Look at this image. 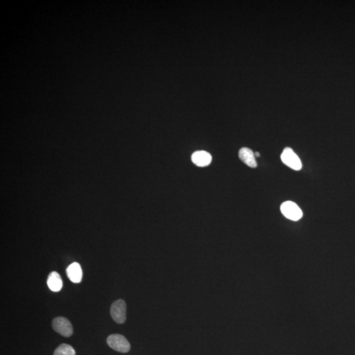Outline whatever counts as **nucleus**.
Returning a JSON list of instances; mask_svg holds the SVG:
<instances>
[{"mask_svg":"<svg viewBox=\"0 0 355 355\" xmlns=\"http://www.w3.org/2000/svg\"><path fill=\"white\" fill-rule=\"evenodd\" d=\"M107 343L115 351L126 353L131 350V345L126 338L120 334H112L107 339Z\"/></svg>","mask_w":355,"mask_h":355,"instance_id":"obj_1","label":"nucleus"},{"mask_svg":"<svg viewBox=\"0 0 355 355\" xmlns=\"http://www.w3.org/2000/svg\"><path fill=\"white\" fill-rule=\"evenodd\" d=\"M110 313L111 317L118 324H123L127 319V305L124 301L118 299L112 304Z\"/></svg>","mask_w":355,"mask_h":355,"instance_id":"obj_2","label":"nucleus"},{"mask_svg":"<svg viewBox=\"0 0 355 355\" xmlns=\"http://www.w3.org/2000/svg\"><path fill=\"white\" fill-rule=\"evenodd\" d=\"M281 212L287 219L298 221L303 217V212L296 203L292 201H286L282 203L280 207Z\"/></svg>","mask_w":355,"mask_h":355,"instance_id":"obj_3","label":"nucleus"},{"mask_svg":"<svg viewBox=\"0 0 355 355\" xmlns=\"http://www.w3.org/2000/svg\"><path fill=\"white\" fill-rule=\"evenodd\" d=\"M281 159L285 165L295 171H299L302 168V163L300 159L290 148H286L283 151L281 155Z\"/></svg>","mask_w":355,"mask_h":355,"instance_id":"obj_4","label":"nucleus"},{"mask_svg":"<svg viewBox=\"0 0 355 355\" xmlns=\"http://www.w3.org/2000/svg\"><path fill=\"white\" fill-rule=\"evenodd\" d=\"M52 327L56 332L64 337H70L73 333V326L66 318H55L53 320Z\"/></svg>","mask_w":355,"mask_h":355,"instance_id":"obj_5","label":"nucleus"},{"mask_svg":"<svg viewBox=\"0 0 355 355\" xmlns=\"http://www.w3.org/2000/svg\"><path fill=\"white\" fill-rule=\"evenodd\" d=\"M67 275L72 282L78 284L82 279V270L80 264L73 263L67 268Z\"/></svg>","mask_w":355,"mask_h":355,"instance_id":"obj_6","label":"nucleus"},{"mask_svg":"<svg viewBox=\"0 0 355 355\" xmlns=\"http://www.w3.org/2000/svg\"><path fill=\"white\" fill-rule=\"evenodd\" d=\"M192 160L197 166H206L211 163L212 157L210 154L205 151H198L192 155Z\"/></svg>","mask_w":355,"mask_h":355,"instance_id":"obj_7","label":"nucleus"},{"mask_svg":"<svg viewBox=\"0 0 355 355\" xmlns=\"http://www.w3.org/2000/svg\"><path fill=\"white\" fill-rule=\"evenodd\" d=\"M239 157L247 166L252 168H256L257 163L255 160V154L252 150L247 148H241L239 152Z\"/></svg>","mask_w":355,"mask_h":355,"instance_id":"obj_8","label":"nucleus"},{"mask_svg":"<svg viewBox=\"0 0 355 355\" xmlns=\"http://www.w3.org/2000/svg\"><path fill=\"white\" fill-rule=\"evenodd\" d=\"M47 284L52 291L57 292L61 289L62 281L61 276L57 272H52L48 276Z\"/></svg>","mask_w":355,"mask_h":355,"instance_id":"obj_9","label":"nucleus"},{"mask_svg":"<svg viewBox=\"0 0 355 355\" xmlns=\"http://www.w3.org/2000/svg\"><path fill=\"white\" fill-rule=\"evenodd\" d=\"M75 349L71 345L67 344H61L57 348L53 355H75Z\"/></svg>","mask_w":355,"mask_h":355,"instance_id":"obj_10","label":"nucleus"},{"mask_svg":"<svg viewBox=\"0 0 355 355\" xmlns=\"http://www.w3.org/2000/svg\"><path fill=\"white\" fill-rule=\"evenodd\" d=\"M255 156L258 157H260L259 153V152L255 153Z\"/></svg>","mask_w":355,"mask_h":355,"instance_id":"obj_11","label":"nucleus"}]
</instances>
